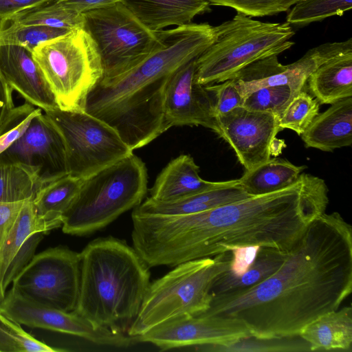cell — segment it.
Masks as SVG:
<instances>
[{
  "instance_id": "1",
  "label": "cell",
  "mask_w": 352,
  "mask_h": 352,
  "mask_svg": "<svg viewBox=\"0 0 352 352\" xmlns=\"http://www.w3.org/2000/svg\"><path fill=\"white\" fill-rule=\"evenodd\" d=\"M352 291V229L338 212L313 219L278 270L255 286L212 296L201 314L239 320L252 336H299Z\"/></svg>"
},
{
  "instance_id": "2",
  "label": "cell",
  "mask_w": 352,
  "mask_h": 352,
  "mask_svg": "<svg viewBox=\"0 0 352 352\" xmlns=\"http://www.w3.org/2000/svg\"><path fill=\"white\" fill-rule=\"evenodd\" d=\"M328 192L322 179L302 173L285 188L206 211L144 214L138 229L140 250L151 267H175L243 246L288 252L309 223L325 212Z\"/></svg>"
},
{
  "instance_id": "3",
  "label": "cell",
  "mask_w": 352,
  "mask_h": 352,
  "mask_svg": "<svg viewBox=\"0 0 352 352\" xmlns=\"http://www.w3.org/2000/svg\"><path fill=\"white\" fill-rule=\"evenodd\" d=\"M162 35L161 45L144 60L118 76L101 78L87 98L85 111L115 129L132 151L170 129L164 114L168 83L203 50L187 27L163 30Z\"/></svg>"
},
{
  "instance_id": "4",
  "label": "cell",
  "mask_w": 352,
  "mask_h": 352,
  "mask_svg": "<svg viewBox=\"0 0 352 352\" xmlns=\"http://www.w3.org/2000/svg\"><path fill=\"white\" fill-rule=\"evenodd\" d=\"M80 255L74 311L96 328L127 334L150 285V267L133 247L113 236L94 239Z\"/></svg>"
},
{
  "instance_id": "5",
  "label": "cell",
  "mask_w": 352,
  "mask_h": 352,
  "mask_svg": "<svg viewBox=\"0 0 352 352\" xmlns=\"http://www.w3.org/2000/svg\"><path fill=\"white\" fill-rule=\"evenodd\" d=\"M148 190L145 164L133 153L82 179L78 195L63 215L62 230L89 235L140 205Z\"/></svg>"
},
{
  "instance_id": "6",
  "label": "cell",
  "mask_w": 352,
  "mask_h": 352,
  "mask_svg": "<svg viewBox=\"0 0 352 352\" xmlns=\"http://www.w3.org/2000/svg\"><path fill=\"white\" fill-rule=\"evenodd\" d=\"M231 252L214 258L190 261L175 266L150 283L140 311L127 334L138 337L158 324L183 316H195L210 306L214 280L230 270Z\"/></svg>"
},
{
  "instance_id": "7",
  "label": "cell",
  "mask_w": 352,
  "mask_h": 352,
  "mask_svg": "<svg viewBox=\"0 0 352 352\" xmlns=\"http://www.w3.org/2000/svg\"><path fill=\"white\" fill-rule=\"evenodd\" d=\"M216 27V40L195 60L196 81L204 86L230 79L249 64L294 44L290 39L295 32L287 22H261L236 12Z\"/></svg>"
},
{
  "instance_id": "8",
  "label": "cell",
  "mask_w": 352,
  "mask_h": 352,
  "mask_svg": "<svg viewBox=\"0 0 352 352\" xmlns=\"http://www.w3.org/2000/svg\"><path fill=\"white\" fill-rule=\"evenodd\" d=\"M33 57L62 110L85 111L87 96L102 77L96 46L84 28L45 41Z\"/></svg>"
},
{
  "instance_id": "9",
  "label": "cell",
  "mask_w": 352,
  "mask_h": 352,
  "mask_svg": "<svg viewBox=\"0 0 352 352\" xmlns=\"http://www.w3.org/2000/svg\"><path fill=\"white\" fill-rule=\"evenodd\" d=\"M82 15L83 28L94 41L101 60L102 78L126 72L162 44L161 30H148L120 1Z\"/></svg>"
},
{
  "instance_id": "10",
  "label": "cell",
  "mask_w": 352,
  "mask_h": 352,
  "mask_svg": "<svg viewBox=\"0 0 352 352\" xmlns=\"http://www.w3.org/2000/svg\"><path fill=\"white\" fill-rule=\"evenodd\" d=\"M63 137L69 174L85 179L131 154L117 131L86 111H45Z\"/></svg>"
},
{
  "instance_id": "11",
  "label": "cell",
  "mask_w": 352,
  "mask_h": 352,
  "mask_svg": "<svg viewBox=\"0 0 352 352\" xmlns=\"http://www.w3.org/2000/svg\"><path fill=\"white\" fill-rule=\"evenodd\" d=\"M80 283V253L58 246L34 254L11 289L38 305L72 312L77 306Z\"/></svg>"
},
{
  "instance_id": "12",
  "label": "cell",
  "mask_w": 352,
  "mask_h": 352,
  "mask_svg": "<svg viewBox=\"0 0 352 352\" xmlns=\"http://www.w3.org/2000/svg\"><path fill=\"white\" fill-rule=\"evenodd\" d=\"M0 309L16 322L82 338L100 345L127 347L136 340L126 333L96 328L75 311L67 312L30 301L10 289Z\"/></svg>"
},
{
  "instance_id": "13",
  "label": "cell",
  "mask_w": 352,
  "mask_h": 352,
  "mask_svg": "<svg viewBox=\"0 0 352 352\" xmlns=\"http://www.w3.org/2000/svg\"><path fill=\"white\" fill-rule=\"evenodd\" d=\"M250 336L239 320L199 314L170 319L135 338L165 351L204 344L227 346Z\"/></svg>"
},
{
  "instance_id": "14",
  "label": "cell",
  "mask_w": 352,
  "mask_h": 352,
  "mask_svg": "<svg viewBox=\"0 0 352 352\" xmlns=\"http://www.w3.org/2000/svg\"><path fill=\"white\" fill-rule=\"evenodd\" d=\"M0 160L33 168L45 184L69 174L63 137L42 113L34 116L25 133L0 155Z\"/></svg>"
},
{
  "instance_id": "15",
  "label": "cell",
  "mask_w": 352,
  "mask_h": 352,
  "mask_svg": "<svg viewBox=\"0 0 352 352\" xmlns=\"http://www.w3.org/2000/svg\"><path fill=\"white\" fill-rule=\"evenodd\" d=\"M216 120L219 135L232 148L246 170L271 158V145L282 130L277 116L242 107L219 116Z\"/></svg>"
},
{
  "instance_id": "16",
  "label": "cell",
  "mask_w": 352,
  "mask_h": 352,
  "mask_svg": "<svg viewBox=\"0 0 352 352\" xmlns=\"http://www.w3.org/2000/svg\"><path fill=\"white\" fill-rule=\"evenodd\" d=\"M195 60L182 66L170 77L165 94L164 118L169 128L202 126L219 135L212 96L196 81Z\"/></svg>"
},
{
  "instance_id": "17",
  "label": "cell",
  "mask_w": 352,
  "mask_h": 352,
  "mask_svg": "<svg viewBox=\"0 0 352 352\" xmlns=\"http://www.w3.org/2000/svg\"><path fill=\"white\" fill-rule=\"evenodd\" d=\"M45 233L32 201H25L0 247V301L10 284L33 258Z\"/></svg>"
},
{
  "instance_id": "18",
  "label": "cell",
  "mask_w": 352,
  "mask_h": 352,
  "mask_svg": "<svg viewBox=\"0 0 352 352\" xmlns=\"http://www.w3.org/2000/svg\"><path fill=\"white\" fill-rule=\"evenodd\" d=\"M0 74L13 91L44 111L58 107L32 52L13 45H0Z\"/></svg>"
},
{
  "instance_id": "19",
  "label": "cell",
  "mask_w": 352,
  "mask_h": 352,
  "mask_svg": "<svg viewBox=\"0 0 352 352\" xmlns=\"http://www.w3.org/2000/svg\"><path fill=\"white\" fill-rule=\"evenodd\" d=\"M253 195L248 194L239 179L228 180L222 186L212 188L173 201L162 202L150 197L133 208L139 214L182 215L200 212L239 201Z\"/></svg>"
},
{
  "instance_id": "20",
  "label": "cell",
  "mask_w": 352,
  "mask_h": 352,
  "mask_svg": "<svg viewBox=\"0 0 352 352\" xmlns=\"http://www.w3.org/2000/svg\"><path fill=\"white\" fill-rule=\"evenodd\" d=\"M307 148L331 152L352 144V96L318 113L301 135Z\"/></svg>"
},
{
  "instance_id": "21",
  "label": "cell",
  "mask_w": 352,
  "mask_h": 352,
  "mask_svg": "<svg viewBox=\"0 0 352 352\" xmlns=\"http://www.w3.org/2000/svg\"><path fill=\"white\" fill-rule=\"evenodd\" d=\"M148 30L158 32L171 26L190 23L211 10L206 0H120Z\"/></svg>"
},
{
  "instance_id": "22",
  "label": "cell",
  "mask_w": 352,
  "mask_h": 352,
  "mask_svg": "<svg viewBox=\"0 0 352 352\" xmlns=\"http://www.w3.org/2000/svg\"><path fill=\"white\" fill-rule=\"evenodd\" d=\"M199 167L188 155H180L160 172L150 190V198L173 201L197 192L222 186L227 181L210 182L200 177Z\"/></svg>"
},
{
  "instance_id": "23",
  "label": "cell",
  "mask_w": 352,
  "mask_h": 352,
  "mask_svg": "<svg viewBox=\"0 0 352 352\" xmlns=\"http://www.w3.org/2000/svg\"><path fill=\"white\" fill-rule=\"evenodd\" d=\"M299 336L311 351H352V308H339L307 324Z\"/></svg>"
},
{
  "instance_id": "24",
  "label": "cell",
  "mask_w": 352,
  "mask_h": 352,
  "mask_svg": "<svg viewBox=\"0 0 352 352\" xmlns=\"http://www.w3.org/2000/svg\"><path fill=\"white\" fill-rule=\"evenodd\" d=\"M309 89L323 104L352 96V51L338 54L320 65L308 78Z\"/></svg>"
},
{
  "instance_id": "25",
  "label": "cell",
  "mask_w": 352,
  "mask_h": 352,
  "mask_svg": "<svg viewBox=\"0 0 352 352\" xmlns=\"http://www.w3.org/2000/svg\"><path fill=\"white\" fill-rule=\"evenodd\" d=\"M82 182L68 174L45 184L37 193L32 204L47 233L62 226L63 215L76 199Z\"/></svg>"
},
{
  "instance_id": "26",
  "label": "cell",
  "mask_w": 352,
  "mask_h": 352,
  "mask_svg": "<svg viewBox=\"0 0 352 352\" xmlns=\"http://www.w3.org/2000/svg\"><path fill=\"white\" fill-rule=\"evenodd\" d=\"M306 168V166H296L287 160L270 158L245 170L239 180L250 195L267 194L293 184Z\"/></svg>"
},
{
  "instance_id": "27",
  "label": "cell",
  "mask_w": 352,
  "mask_h": 352,
  "mask_svg": "<svg viewBox=\"0 0 352 352\" xmlns=\"http://www.w3.org/2000/svg\"><path fill=\"white\" fill-rule=\"evenodd\" d=\"M287 252L270 248H260L254 262L240 276L228 271L219 275L213 282L212 297L221 294L248 289L265 280L283 263Z\"/></svg>"
},
{
  "instance_id": "28",
  "label": "cell",
  "mask_w": 352,
  "mask_h": 352,
  "mask_svg": "<svg viewBox=\"0 0 352 352\" xmlns=\"http://www.w3.org/2000/svg\"><path fill=\"white\" fill-rule=\"evenodd\" d=\"M45 185L33 168L0 160V202L33 201Z\"/></svg>"
},
{
  "instance_id": "29",
  "label": "cell",
  "mask_w": 352,
  "mask_h": 352,
  "mask_svg": "<svg viewBox=\"0 0 352 352\" xmlns=\"http://www.w3.org/2000/svg\"><path fill=\"white\" fill-rule=\"evenodd\" d=\"M10 21L19 25H44L71 31L83 28L84 19L82 13L54 0L41 7L20 13Z\"/></svg>"
},
{
  "instance_id": "30",
  "label": "cell",
  "mask_w": 352,
  "mask_h": 352,
  "mask_svg": "<svg viewBox=\"0 0 352 352\" xmlns=\"http://www.w3.org/2000/svg\"><path fill=\"white\" fill-rule=\"evenodd\" d=\"M199 351L216 352H307L309 344L300 336L258 338L254 336L241 339L227 346L204 344L192 346Z\"/></svg>"
},
{
  "instance_id": "31",
  "label": "cell",
  "mask_w": 352,
  "mask_h": 352,
  "mask_svg": "<svg viewBox=\"0 0 352 352\" xmlns=\"http://www.w3.org/2000/svg\"><path fill=\"white\" fill-rule=\"evenodd\" d=\"M351 8L352 0H300L288 12L286 22L302 27L332 16H342Z\"/></svg>"
},
{
  "instance_id": "32",
  "label": "cell",
  "mask_w": 352,
  "mask_h": 352,
  "mask_svg": "<svg viewBox=\"0 0 352 352\" xmlns=\"http://www.w3.org/2000/svg\"><path fill=\"white\" fill-rule=\"evenodd\" d=\"M52 348L36 339L0 309V352H56Z\"/></svg>"
},
{
  "instance_id": "33",
  "label": "cell",
  "mask_w": 352,
  "mask_h": 352,
  "mask_svg": "<svg viewBox=\"0 0 352 352\" xmlns=\"http://www.w3.org/2000/svg\"><path fill=\"white\" fill-rule=\"evenodd\" d=\"M69 31L44 25H25L11 22L0 32V45H13L33 52L40 44Z\"/></svg>"
},
{
  "instance_id": "34",
  "label": "cell",
  "mask_w": 352,
  "mask_h": 352,
  "mask_svg": "<svg viewBox=\"0 0 352 352\" xmlns=\"http://www.w3.org/2000/svg\"><path fill=\"white\" fill-rule=\"evenodd\" d=\"M297 94L288 85L265 86L248 94L244 99L243 107L250 111L271 113L280 119Z\"/></svg>"
},
{
  "instance_id": "35",
  "label": "cell",
  "mask_w": 352,
  "mask_h": 352,
  "mask_svg": "<svg viewBox=\"0 0 352 352\" xmlns=\"http://www.w3.org/2000/svg\"><path fill=\"white\" fill-rule=\"evenodd\" d=\"M320 102L303 89L292 100L279 119V126L301 135L318 115Z\"/></svg>"
},
{
  "instance_id": "36",
  "label": "cell",
  "mask_w": 352,
  "mask_h": 352,
  "mask_svg": "<svg viewBox=\"0 0 352 352\" xmlns=\"http://www.w3.org/2000/svg\"><path fill=\"white\" fill-rule=\"evenodd\" d=\"M277 56L273 55L257 60L241 69L232 78L244 98L250 89L257 82L286 69ZM231 79V78H230Z\"/></svg>"
},
{
  "instance_id": "37",
  "label": "cell",
  "mask_w": 352,
  "mask_h": 352,
  "mask_svg": "<svg viewBox=\"0 0 352 352\" xmlns=\"http://www.w3.org/2000/svg\"><path fill=\"white\" fill-rule=\"evenodd\" d=\"M213 6L234 9L250 17L264 16L288 11L300 0H206Z\"/></svg>"
},
{
  "instance_id": "38",
  "label": "cell",
  "mask_w": 352,
  "mask_h": 352,
  "mask_svg": "<svg viewBox=\"0 0 352 352\" xmlns=\"http://www.w3.org/2000/svg\"><path fill=\"white\" fill-rule=\"evenodd\" d=\"M12 91L0 74V135L34 109L33 105L27 102L23 105L15 107Z\"/></svg>"
},
{
  "instance_id": "39",
  "label": "cell",
  "mask_w": 352,
  "mask_h": 352,
  "mask_svg": "<svg viewBox=\"0 0 352 352\" xmlns=\"http://www.w3.org/2000/svg\"><path fill=\"white\" fill-rule=\"evenodd\" d=\"M219 83L205 86L213 99L215 118L242 107L245 99L233 79Z\"/></svg>"
},
{
  "instance_id": "40",
  "label": "cell",
  "mask_w": 352,
  "mask_h": 352,
  "mask_svg": "<svg viewBox=\"0 0 352 352\" xmlns=\"http://www.w3.org/2000/svg\"><path fill=\"white\" fill-rule=\"evenodd\" d=\"M54 0H0V21L6 25L16 15Z\"/></svg>"
},
{
  "instance_id": "41",
  "label": "cell",
  "mask_w": 352,
  "mask_h": 352,
  "mask_svg": "<svg viewBox=\"0 0 352 352\" xmlns=\"http://www.w3.org/2000/svg\"><path fill=\"white\" fill-rule=\"evenodd\" d=\"M259 248L258 246L252 245L232 250L228 272L235 276H240L245 272L256 258Z\"/></svg>"
},
{
  "instance_id": "42",
  "label": "cell",
  "mask_w": 352,
  "mask_h": 352,
  "mask_svg": "<svg viewBox=\"0 0 352 352\" xmlns=\"http://www.w3.org/2000/svg\"><path fill=\"white\" fill-rule=\"evenodd\" d=\"M41 113V109H34L19 122L0 135V155L25 133L32 118Z\"/></svg>"
},
{
  "instance_id": "43",
  "label": "cell",
  "mask_w": 352,
  "mask_h": 352,
  "mask_svg": "<svg viewBox=\"0 0 352 352\" xmlns=\"http://www.w3.org/2000/svg\"><path fill=\"white\" fill-rule=\"evenodd\" d=\"M24 202H0V247L7 236Z\"/></svg>"
},
{
  "instance_id": "44",
  "label": "cell",
  "mask_w": 352,
  "mask_h": 352,
  "mask_svg": "<svg viewBox=\"0 0 352 352\" xmlns=\"http://www.w3.org/2000/svg\"><path fill=\"white\" fill-rule=\"evenodd\" d=\"M80 13L107 7L120 0H55Z\"/></svg>"
},
{
  "instance_id": "45",
  "label": "cell",
  "mask_w": 352,
  "mask_h": 352,
  "mask_svg": "<svg viewBox=\"0 0 352 352\" xmlns=\"http://www.w3.org/2000/svg\"><path fill=\"white\" fill-rule=\"evenodd\" d=\"M285 146L284 142L281 140H278L276 138L274 140L271 147V156H276L281 153L282 149Z\"/></svg>"
},
{
  "instance_id": "46",
  "label": "cell",
  "mask_w": 352,
  "mask_h": 352,
  "mask_svg": "<svg viewBox=\"0 0 352 352\" xmlns=\"http://www.w3.org/2000/svg\"><path fill=\"white\" fill-rule=\"evenodd\" d=\"M6 26L1 21H0V32L1 30Z\"/></svg>"
}]
</instances>
